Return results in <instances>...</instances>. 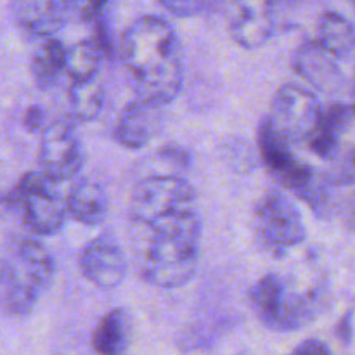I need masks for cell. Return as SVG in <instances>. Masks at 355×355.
I'll use <instances>...</instances> for the list:
<instances>
[{"instance_id":"6da1fadb","label":"cell","mask_w":355,"mask_h":355,"mask_svg":"<svg viewBox=\"0 0 355 355\" xmlns=\"http://www.w3.org/2000/svg\"><path fill=\"white\" fill-rule=\"evenodd\" d=\"M121 61L135 97L166 106L184 85L180 42L172 24L159 16H141L125 30Z\"/></svg>"},{"instance_id":"7a4b0ae2","label":"cell","mask_w":355,"mask_h":355,"mask_svg":"<svg viewBox=\"0 0 355 355\" xmlns=\"http://www.w3.org/2000/svg\"><path fill=\"white\" fill-rule=\"evenodd\" d=\"M141 229L148 232L139 253V270L146 283L163 290L189 283L200 262L203 231L196 208L172 214Z\"/></svg>"},{"instance_id":"3957f363","label":"cell","mask_w":355,"mask_h":355,"mask_svg":"<svg viewBox=\"0 0 355 355\" xmlns=\"http://www.w3.org/2000/svg\"><path fill=\"white\" fill-rule=\"evenodd\" d=\"M250 305L267 328L298 331L311 324L326 304V286L304 284L291 277L269 272L260 277L248 293Z\"/></svg>"},{"instance_id":"277c9868","label":"cell","mask_w":355,"mask_h":355,"mask_svg":"<svg viewBox=\"0 0 355 355\" xmlns=\"http://www.w3.org/2000/svg\"><path fill=\"white\" fill-rule=\"evenodd\" d=\"M54 276L52 253L35 239H23L12 257L0 260V305L10 315H28Z\"/></svg>"},{"instance_id":"5b68a950","label":"cell","mask_w":355,"mask_h":355,"mask_svg":"<svg viewBox=\"0 0 355 355\" xmlns=\"http://www.w3.org/2000/svg\"><path fill=\"white\" fill-rule=\"evenodd\" d=\"M253 234L257 243L274 259H283L304 245L307 229L297 205L281 191H267L253 210Z\"/></svg>"},{"instance_id":"8992f818","label":"cell","mask_w":355,"mask_h":355,"mask_svg":"<svg viewBox=\"0 0 355 355\" xmlns=\"http://www.w3.org/2000/svg\"><path fill=\"white\" fill-rule=\"evenodd\" d=\"M44 172H30L21 177L12 191V207H17L23 222L40 236L58 234L68 220V205L58 186Z\"/></svg>"},{"instance_id":"52a82bcc","label":"cell","mask_w":355,"mask_h":355,"mask_svg":"<svg viewBox=\"0 0 355 355\" xmlns=\"http://www.w3.org/2000/svg\"><path fill=\"white\" fill-rule=\"evenodd\" d=\"M196 208V191L189 180L173 173L144 177L130 196V218L137 227L179 211Z\"/></svg>"},{"instance_id":"ba28073f","label":"cell","mask_w":355,"mask_h":355,"mask_svg":"<svg viewBox=\"0 0 355 355\" xmlns=\"http://www.w3.org/2000/svg\"><path fill=\"white\" fill-rule=\"evenodd\" d=\"M321 113L322 106L312 90L298 83H284L274 94L267 118L284 137L297 144L309 141Z\"/></svg>"},{"instance_id":"9c48e42d","label":"cell","mask_w":355,"mask_h":355,"mask_svg":"<svg viewBox=\"0 0 355 355\" xmlns=\"http://www.w3.org/2000/svg\"><path fill=\"white\" fill-rule=\"evenodd\" d=\"M40 170L55 182H66L83 168V148L69 120L49 125L42 134L38 151Z\"/></svg>"},{"instance_id":"30bf717a","label":"cell","mask_w":355,"mask_h":355,"mask_svg":"<svg viewBox=\"0 0 355 355\" xmlns=\"http://www.w3.org/2000/svg\"><path fill=\"white\" fill-rule=\"evenodd\" d=\"M78 263L83 277L101 290H113L127 276V257L111 232L90 239L80 252Z\"/></svg>"},{"instance_id":"8fae6325","label":"cell","mask_w":355,"mask_h":355,"mask_svg":"<svg viewBox=\"0 0 355 355\" xmlns=\"http://www.w3.org/2000/svg\"><path fill=\"white\" fill-rule=\"evenodd\" d=\"M73 10L71 0H12L10 14L26 37H54L62 30Z\"/></svg>"},{"instance_id":"7c38bea8","label":"cell","mask_w":355,"mask_h":355,"mask_svg":"<svg viewBox=\"0 0 355 355\" xmlns=\"http://www.w3.org/2000/svg\"><path fill=\"white\" fill-rule=\"evenodd\" d=\"M163 107L165 106L139 97L130 101L121 111L114 128V139L118 144L132 151L146 148L162 130Z\"/></svg>"},{"instance_id":"4fadbf2b","label":"cell","mask_w":355,"mask_h":355,"mask_svg":"<svg viewBox=\"0 0 355 355\" xmlns=\"http://www.w3.org/2000/svg\"><path fill=\"white\" fill-rule=\"evenodd\" d=\"M331 52L326 51L318 40L305 42L295 54V69L314 89L326 94H336L343 89V73Z\"/></svg>"},{"instance_id":"5bb4252c","label":"cell","mask_w":355,"mask_h":355,"mask_svg":"<svg viewBox=\"0 0 355 355\" xmlns=\"http://www.w3.org/2000/svg\"><path fill=\"white\" fill-rule=\"evenodd\" d=\"M354 114V107L349 104L333 103L326 107L322 106L318 127L307 141L309 148L318 158L329 162L340 151V137L349 128Z\"/></svg>"},{"instance_id":"9a60e30c","label":"cell","mask_w":355,"mask_h":355,"mask_svg":"<svg viewBox=\"0 0 355 355\" xmlns=\"http://www.w3.org/2000/svg\"><path fill=\"white\" fill-rule=\"evenodd\" d=\"M68 214L73 220L83 225H99L106 220L110 200L99 182L92 179H80L66 194Z\"/></svg>"},{"instance_id":"2e32d148","label":"cell","mask_w":355,"mask_h":355,"mask_svg":"<svg viewBox=\"0 0 355 355\" xmlns=\"http://www.w3.org/2000/svg\"><path fill=\"white\" fill-rule=\"evenodd\" d=\"M66 58L68 47L55 35L38 38L30 59L31 76L37 87L47 90L58 85L61 75L66 73Z\"/></svg>"},{"instance_id":"e0dca14e","label":"cell","mask_w":355,"mask_h":355,"mask_svg":"<svg viewBox=\"0 0 355 355\" xmlns=\"http://www.w3.org/2000/svg\"><path fill=\"white\" fill-rule=\"evenodd\" d=\"M132 343V318L125 309L107 312L94 329L92 347L101 355H120Z\"/></svg>"},{"instance_id":"ac0fdd59","label":"cell","mask_w":355,"mask_h":355,"mask_svg":"<svg viewBox=\"0 0 355 355\" xmlns=\"http://www.w3.org/2000/svg\"><path fill=\"white\" fill-rule=\"evenodd\" d=\"M293 142L284 137L272 125L269 118H263L259 127V149L262 162L270 170L276 179L288 172L291 166L298 163V158L293 153Z\"/></svg>"},{"instance_id":"d6986e66","label":"cell","mask_w":355,"mask_h":355,"mask_svg":"<svg viewBox=\"0 0 355 355\" xmlns=\"http://www.w3.org/2000/svg\"><path fill=\"white\" fill-rule=\"evenodd\" d=\"M318 42L336 59H349L355 54V26L338 12H324L319 19Z\"/></svg>"},{"instance_id":"ffe728a7","label":"cell","mask_w":355,"mask_h":355,"mask_svg":"<svg viewBox=\"0 0 355 355\" xmlns=\"http://www.w3.org/2000/svg\"><path fill=\"white\" fill-rule=\"evenodd\" d=\"M231 37L239 47L259 49L270 40L274 33V16L272 14L257 12H239L234 10L229 23Z\"/></svg>"},{"instance_id":"44dd1931","label":"cell","mask_w":355,"mask_h":355,"mask_svg":"<svg viewBox=\"0 0 355 355\" xmlns=\"http://www.w3.org/2000/svg\"><path fill=\"white\" fill-rule=\"evenodd\" d=\"M104 107V87L97 76L73 82L69 89V114L73 120L89 123L101 114Z\"/></svg>"},{"instance_id":"7402d4cb","label":"cell","mask_w":355,"mask_h":355,"mask_svg":"<svg viewBox=\"0 0 355 355\" xmlns=\"http://www.w3.org/2000/svg\"><path fill=\"white\" fill-rule=\"evenodd\" d=\"M103 54V49L94 38L69 45L68 58H66V73L73 82L94 78L99 73Z\"/></svg>"},{"instance_id":"603a6c76","label":"cell","mask_w":355,"mask_h":355,"mask_svg":"<svg viewBox=\"0 0 355 355\" xmlns=\"http://www.w3.org/2000/svg\"><path fill=\"white\" fill-rule=\"evenodd\" d=\"M324 175L335 187L355 186V146L340 148V151L329 159Z\"/></svg>"},{"instance_id":"cb8c5ba5","label":"cell","mask_w":355,"mask_h":355,"mask_svg":"<svg viewBox=\"0 0 355 355\" xmlns=\"http://www.w3.org/2000/svg\"><path fill=\"white\" fill-rule=\"evenodd\" d=\"M170 14L177 17H193L207 12L215 0H159Z\"/></svg>"},{"instance_id":"d4e9b609","label":"cell","mask_w":355,"mask_h":355,"mask_svg":"<svg viewBox=\"0 0 355 355\" xmlns=\"http://www.w3.org/2000/svg\"><path fill=\"white\" fill-rule=\"evenodd\" d=\"M107 3H110V0H71L73 10H76L78 16L85 21L99 19Z\"/></svg>"},{"instance_id":"484cf974","label":"cell","mask_w":355,"mask_h":355,"mask_svg":"<svg viewBox=\"0 0 355 355\" xmlns=\"http://www.w3.org/2000/svg\"><path fill=\"white\" fill-rule=\"evenodd\" d=\"M232 6L239 12L272 14L276 0H232Z\"/></svg>"},{"instance_id":"4316f807","label":"cell","mask_w":355,"mask_h":355,"mask_svg":"<svg viewBox=\"0 0 355 355\" xmlns=\"http://www.w3.org/2000/svg\"><path fill=\"white\" fill-rule=\"evenodd\" d=\"M16 184H12L7 166L0 162V211L7 207H12V191Z\"/></svg>"},{"instance_id":"83f0119b","label":"cell","mask_w":355,"mask_h":355,"mask_svg":"<svg viewBox=\"0 0 355 355\" xmlns=\"http://www.w3.org/2000/svg\"><path fill=\"white\" fill-rule=\"evenodd\" d=\"M293 354H298V355H328V354H331V349H329V347L326 345L324 342H321V340L311 338V340H305V342H302L298 347H295Z\"/></svg>"},{"instance_id":"f1b7e54d","label":"cell","mask_w":355,"mask_h":355,"mask_svg":"<svg viewBox=\"0 0 355 355\" xmlns=\"http://www.w3.org/2000/svg\"><path fill=\"white\" fill-rule=\"evenodd\" d=\"M24 123L30 130H38L44 123V113H42L40 107L33 106L26 111V116H24Z\"/></svg>"},{"instance_id":"f546056e","label":"cell","mask_w":355,"mask_h":355,"mask_svg":"<svg viewBox=\"0 0 355 355\" xmlns=\"http://www.w3.org/2000/svg\"><path fill=\"white\" fill-rule=\"evenodd\" d=\"M352 314L354 312L350 311L349 314L342 319V322H340L338 335L340 338L343 340V343H350V338H352Z\"/></svg>"},{"instance_id":"4dcf8cb0","label":"cell","mask_w":355,"mask_h":355,"mask_svg":"<svg viewBox=\"0 0 355 355\" xmlns=\"http://www.w3.org/2000/svg\"><path fill=\"white\" fill-rule=\"evenodd\" d=\"M345 225L349 231L355 232V194L349 200L345 208Z\"/></svg>"},{"instance_id":"1f68e13d","label":"cell","mask_w":355,"mask_h":355,"mask_svg":"<svg viewBox=\"0 0 355 355\" xmlns=\"http://www.w3.org/2000/svg\"><path fill=\"white\" fill-rule=\"evenodd\" d=\"M354 111H355V106H354Z\"/></svg>"}]
</instances>
